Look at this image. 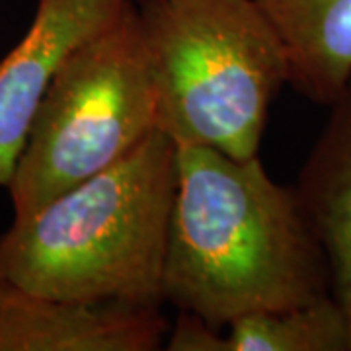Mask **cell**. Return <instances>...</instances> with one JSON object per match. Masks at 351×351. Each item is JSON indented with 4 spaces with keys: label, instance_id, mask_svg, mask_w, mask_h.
Returning a JSON list of instances; mask_svg holds the SVG:
<instances>
[{
    "label": "cell",
    "instance_id": "cell-3",
    "mask_svg": "<svg viewBox=\"0 0 351 351\" xmlns=\"http://www.w3.org/2000/svg\"><path fill=\"white\" fill-rule=\"evenodd\" d=\"M158 129L232 158L260 154L287 57L256 0H145Z\"/></svg>",
    "mask_w": 351,
    "mask_h": 351
},
{
    "label": "cell",
    "instance_id": "cell-5",
    "mask_svg": "<svg viewBox=\"0 0 351 351\" xmlns=\"http://www.w3.org/2000/svg\"><path fill=\"white\" fill-rule=\"evenodd\" d=\"M133 0H38L34 20L0 59V188L20 154L59 66L82 41L110 25Z\"/></svg>",
    "mask_w": 351,
    "mask_h": 351
},
{
    "label": "cell",
    "instance_id": "cell-8",
    "mask_svg": "<svg viewBox=\"0 0 351 351\" xmlns=\"http://www.w3.org/2000/svg\"><path fill=\"white\" fill-rule=\"evenodd\" d=\"M287 57V84L330 108L351 80V0H256Z\"/></svg>",
    "mask_w": 351,
    "mask_h": 351
},
{
    "label": "cell",
    "instance_id": "cell-4",
    "mask_svg": "<svg viewBox=\"0 0 351 351\" xmlns=\"http://www.w3.org/2000/svg\"><path fill=\"white\" fill-rule=\"evenodd\" d=\"M154 131V73L131 2L71 51L51 80L8 186L14 217L108 170Z\"/></svg>",
    "mask_w": 351,
    "mask_h": 351
},
{
    "label": "cell",
    "instance_id": "cell-6",
    "mask_svg": "<svg viewBox=\"0 0 351 351\" xmlns=\"http://www.w3.org/2000/svg\"><path fill=\"white\" fill-rule=\"evenodd\" d=\"M168 328L160 306L61 301L0 269V351H156Z\"/></svg>",
    "mask_w": 351,
    "mask_h": 351
},
{
    "label": "cell",
    "instance_id": "cell-1",
    "mask_svg": "<svg viewBox=\"0 0 351 351\" xmlns=\"http://www.w3.org/2000/svg\"><path fill=\"white\" fill-rule=\"evenodd\" d=\"M176 170L164 302L226 330L330 295L326 254L299 193L271 180L260 154L176 143Z\"/></svg>",
    "mask_w": 351,
    "mask_h": 351
},
{
    "label": "cell",
    "instance_id": "cell-10",
    "mask_svg": "<svg viewBox=\"0 0 351 351\" xmlns=\"http://www.w3.org/2000/svg\"><path fill=\"white\" fill-rule=\"evenodd\" d=\"M166 351H228L226 332L211 326L191 313L178 311L174 326L168 328L164 339Z\"/></svg>",
    "mask_w": 351,
    "mask_h": 351
},
{
    "label": "cell",
    "instance_id": "cell-9",
    "mask_svg": "<svg viewBox=\"0 0 351 351\" xmlns=\"http://www.w3.org/2000/svg\"><path fill=\"white\" fill-rule=\"evenodd\" d=\"M228 351H351L350 324L336 299L250 314L226 326Z\"/></svg>",
    "mask_w": 351,
    "mask_h": 351
},
{
    "label": "cell",
    "instance_id": "cell-7",
    "mask_svg": "<svg viewBox=\"0 0 351 351\" xmlns=\"http://www.w3.org/2000/svg\"><path fill=\"white\" fill-rule=\"evenodd\" d=\"M295 189L326 254L330 295L348 318L351 339V80L330 106Z\"/></svg>",
    "mask_w": 351,
    "mask_h": 351
},
{
    "label": "cell",
    "instance_id": "cell-2",
    "mask_svg": "<svg viewBox=\"0 0 351 351\" xmlns=\"http://www.w3.org/2000/svg\"><path fill=\"white\" fill-rule=\"evenodd\" d=\"M176 143L154 131L137 149L0 237V269L53 299L162 306L176 195Z\"/></svg>",
    "mask_w": 351,
    "mask_h": 351
}]
</instances>
